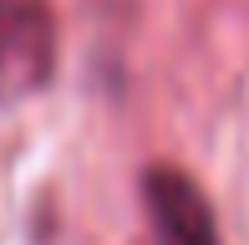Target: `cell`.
I'll use <instances>...</instances> for the list:
<instances>
[{
    "label": "cell",
    "instance_id": "cell-2",
    "mask_svg": "<svg viewBox=\"0 0 249 245\" xmlns=\"http://www.w3.org/2000/svg\"><path fill=\"white\" fill-rule=\"evenodd\" d=\"M142 199L158 230V245H219V225H213L209 199L198 194V184L178 169H148L142 179Z\"/></svg>",
    "mask_w": 249,
    "mask_h": 245
},
{
    "label": "cell",
    "instance_id": "cell-1",
    "mask_svg": "<svg viewBox=\"0 0 249 245\" xmlns=\"http://www.w3.org/2000/svg\"><path fill=\"white\" fill-rule=\"evenodd\" d=\"M51 72V20L31 0H0V97L41 87Z\"/></svg>",
    "mask_w": 249,
    "mask_h": 245
}]
</instances>
